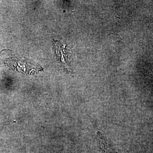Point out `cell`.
Masks as SVG:
<instances>
[{"instance_id": "1", "label": "cell", "mask_w": 153, "mask_h": 153, "mask_svg": "<svg viewBox=\"0 0 153 153\" xmlns=\"http://www.w3.org/2000/svg\"><path fill=\"white\" fill-rule=\"evenodd\" d=\"M53 41L55 43V51L57 56L60 59V62L63 63L64 65H66V63L65 61L66 59H65V57L66 58L67 57L65 56V52L63 51L64 47H63L59 41H54V40H53Z\"/></svg>"}]
</instances>
